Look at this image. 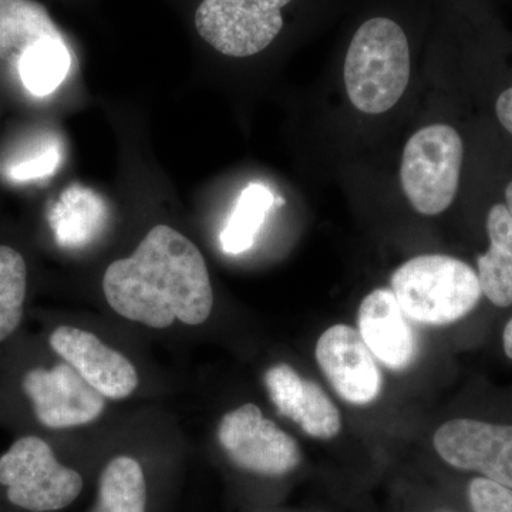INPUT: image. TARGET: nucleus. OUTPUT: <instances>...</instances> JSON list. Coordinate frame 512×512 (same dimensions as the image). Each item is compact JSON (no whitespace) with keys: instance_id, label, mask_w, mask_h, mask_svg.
<instances>
[{"instance_id":"nucleus-1","label":"nucleus","mask_w":512,"mask_h":512,"mask_svg":"<svg viewBox=\"0 0 512 512\" xmlns=\"http://www.w3.org/2000/svg\"><path fill=\"white\" fill-rule=\"evenodd\" d=\"M103 292L117 315L153 329L201 325L214 308L204 256L168 225L151 229L133 255L110 264Z\"/></svg>"},{"instance_id":"nucleus-2","label":"nucleus","mask_w":512,"mask_h":512,"mask_svg":"<svg viewBox=\"0 0 512 512\" xmlns=\"http://www.w3.org/2000/svg\"><path fill=\"white\" fill-rule=\"evenodd\" d=\"M343 76L357 110L382 114L393 109L410 80V42L403 26L387 16L362 22L350 40Z\"/></svg>"},{"instance_id":"nucleus-3","label":"nucleus","mask_w":512,"mask_h":512,"mask_svg":"<svg viewBox=\"0 0 512 512\" xmlns=\"http://www.w3.org/2000/svg\"><path fill=\"white\" fill-rule=\"evenodd\" d=\"M392 291L410 319L430 326L466 318L480 302L477 272L448 255H420L392 275Z\"/></svg>"},{"instance_id":"nucleus-4","label":"nucleus","mask_w":512,"mask_h":512,"mask_svg":"<svg viewBox=\"0 0 512 512\" xmlns=\"http://www.w3.org/2000/svg\"><path fill=\"white\" fill-rule=\"evenodd\" d=\"M0 485L9 503L30 512H55L82 495L84 478L64 466L45 440L26 436L0 457Z\"/></svg>"},{"instance_id":"nucleus-5","label":"nucleus","mask_w":512,"mask_h":512,"mask_svg":"<svg viewBox=\"0 0 512 512\" xmlns=\"http://www.w3.org/2000/svg\"><path fill=\"white\" fill-rule=\"evenodd\" d=\"M463 156L460 134L446 124H431L409 138L400 165V183L414 210L439 215L453 204Z\"/></svg>"},{"instance_id":"nucleus-6","label":"nucleus","mask_w":512,"mask_h":512,"mask_svg":"<svg viewBox=\"0 0 512 512\" xmlns=\"http://www.w3.org/2000/svg\"><path fill=\"white\" fill-rule=\"evenodd\" d=\"M293 0H202L195 28L208 45L229 57L258 55L284 29V9Z\"/></svg>"},{"instance_id":"nucleus-7","label":"nucleus","mask_w":512,"mask_h":512,"mask_svg":"<svg viewBox=\"0 0 512 512\" xmlns=\"http://www.w3.org/2000/svg\"><path fill=\"white\" fill-rule=\"evenodd\" d=\"M218 443L239 470L265 478H284L302 463L298 441L247 403L222 417Z\"/></svg>"},{"instance_id":"nucleus-8","label":"nucleus","mask_w":512,"mask_h":512,"mask_svg":"<svg viewBox=\"0 0 512 512\" xmlns=\"http://www.w3.org/2000/svg\"><path fill=\"white\" fill-rule=\"evenodd\" d=\"M433 446L448 466L512 488V426L450 420L434 434Z\"/></svg>"},{"instance_id":"nucleus-9","label":"nucleus","mask_w":512,"mask_h":512,"mask_svg":"<svg viewBox=\"0 0 512 512\" xmlns=\"http://www.w3.org/2000/svg\"><path fill=\"white\" fill-rule=\"evenodd\" d=\"M22 387L36 419L47 429L86 426L106 409V399L66 362L52 369L29 370Z\"/></svg>"},{"instance_id":"nucleus-10","label":"nucleus","mask_w":512,"mask_h":512,"mask_svg":"<svg viewBox=\"0 0 512 512\" xmlns=\"http://www.w3.org/2000/svg\"><path fill=\"white\" fill-rule=\"evenodd\" d=\"M316 360L323 375L345 402L365 406L382 392V373L375 356L356 329L335 325L316 343Z\"/></svg>"},{"instance_id":"nucleus-11","label":"nucleus","mask_w":512,"mask_h":512,"mask_svg":"<svg viewBox=\"0 0 512 512\" xmlns=\"http://www.w3.org/2000/svg\"><path fill=\"white\" fill-rule=\"evenodd\" d=\"M49 343L57 355L104 399L123 400L136 392V367L123 353L109 348L94 333L73 326H59L50 335Z\"/></svg>"},{"instance_id":"nucleus-12","label":"nucleus","mask_w":512,"mask_h":512,"mask_svg":"<svg viewBox=\"0 0 512 512\" xmlns=\"http://www.w3.org/2000/svg\"><path fill=\"white\" fill-rule=\"evenodd\" d=\"M264 382L278 413L298 424L303 433L319 440L338 436L342 417L318 383L303 379L286 363L269 367Z\"/></svg>"},{"instance_id":"nucleus-13","label":"nucleus","mask_w":512,"mask_h":512,"mask_svg":"<svg viewBox=\"0 0 512 512\" xmlns=\"http://www.w3.org/2000/svg\"><path fill=\"white\" fill-rule=\"evenodd\" d=\"M407 318L392 289H376L360 303V336L373 356L394 372L407 369L417 356L416 335Z\"/></svg>"},{"instance_id":"nucleus-14","label":"nucleus","mask_w":512,"mask_h":512,"mask_svg":"<svg viewBox=\"0 0 512 512\" xmlns=\"http://www.w3.org/2000/svg\"><path fill=\"white\" fill-rule=\"evenodd\" d=\"M490 248L478 258V281L488 301L498 308L512 305V218L505 204L488 212Z\"/></svg>"},{"instance_id":"nucleus-15","label":"nucleus","mask_w":512,"mask_h":512,"mask_svg":"<svg viewBox=\"0 0 512 512\" xmlns=\"http://www.w3.org/2000/svg\"><path fill=\"white\" fill-rule=\"evenodd\" d=\"M63 39L45 6L36 0H0V59L19 62L29 47Z\"/></svg>"},{"instance_id":"nucleus-16","label":"nucleus","mask_w":512,"mask_h":512,"mask_svg":"<svg viewBox=\"0 0 512 512\" xmlns=\"http://www.w3.org/2000/svg\"><path fill=\"white\" fill-rule=\"evenodd\" d=\"M90 512H148L146 471L137 458L121 454L103 467Z\"/></svg>"},{"instance_id":"nucleus-17","label":"nucleus","mask_w":512,"mask_h":512,"mask_svg":"<svg viewBox=\"0 0 512 512\" xmlns=\"http://www.w3.org/2000/svg\"><path fill=\"white\" fill-rule=\"evenodd\" d=\"M275 197L265 185L251 184L239 195L235 210L221 232V247L231 255L242 254L254 245Z\"/></svg>"},{"instance_id":"nucleus-18","label":"nucleus","mask_w":512,"mask_h":512,"mask_svg":"<svg viewBox=\"0 0 512 512\" xmlns=\"http://www.w3.org/2000/svg\"><path fill=\"white\" fill-rule=\"evenodd\" d=\"M70 59L64 39H46L29 47L18 62L20 79L35 96L55 92L69 73Z\"/></svg>"},{"instance_id":"nucleus-19","label":"nucleus","mask_w":512,"mask_h":512,"mask_svg":"<svg viewBox=\"0 0 512 512\" xmlns=\"http://www.w3.org/2000/svg\"><path fill=\"white\" fill-rule=\"evenodd\" d=\"M28 266L16 249L0 247V342L19 328L23 318Z\"/></svg>"},{"instance_id":"nucleus-20","label":"nucleus","mask_w":512,"mask_h":512,"mask_svg":"<svg viewBox=\"0 0 512 512\" xmlns=\"http://www.w3.org/2000/svg\"><path fill=\"white\" fill-rule=\"evenodd\" d=\"M468 503L473 512H512V488L477 477L468 484Z\"/></svg>"},{"instance_id":"nucleus-21","label":"nucleus","mask_w":512,"mask_h":512,"mask_svg":"<svg viewBox=\"0 0 512 512\" xmlns=\"http://www.w3.org/2000/svg\"><path fill=\"white\" fill-rule=\"evenodd\" d=\"M56 163L57 154L46 153L45 156L36 157L35 160L18 165V167L12 171V175L18 178V180L42 177V175L52 173L53 168L56 167Z\"/></svg>"},{"instance_id":"nucleus-22","label":"nucleus","mask_w":512,"mask_h":512,"mask_svg":"<svg viewBox=\"0 0 512 512\" xmlns=\"http://www.w3.org/2000/svg\"><path fill=\"white\" fill-rule=\"evenodd\" d=\"M495 113H497L498 120L501 126L512 134V87L505 90L498 97L497 104H495Z\"/></svg>"},{"instance_id":"nucleus-23","label":"nucleus","mask_w":512,"mask_h":512,"mask_svg":"<svg viewBox=\"0 0 512 512\" xmlns=\"http://www.w3.org/2000/svg\"><path fill=\"white\" fill-rule=\"evenodd\" d=\"M503 345L505 355L512 359V319L505 326L503 333Z\"/></svg>"},{"instance_id":"nucleus-24","label":"nucleus","mask_w":512,"mask_h":512,"mask_svg":"<svg viewBox=\"0 0 512 512\" xmlns=\"http://www.w3.org/2000/svg\"><path fill=\"white\" fill-rule=\"evenodd\" d=\"M505 201H507L505 207H507V210L510 212L512 218V181L510 184H508L507 190H505Z\"/></svg>"}]
</instances>
